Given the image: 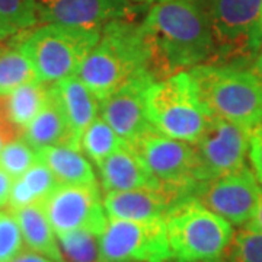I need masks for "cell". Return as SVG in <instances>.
I'll list each match as a JSON object with an SVG mask.
<instances>
[{
	"label": "cell",
	"instance_id": "cell-1",
	"mask_svg": "<svg viewBox=\"0 0 262 262\" xmlns=\"http://www.w3.org/2000/svg\"><path fill=\"white\" fill-rule=\"evenodd\" d=\"M140 25L156 80L207 64L214 56V37L201 0L153 5Z\"/></svg>",
	"mask_w": 262,
	"mask_h": 262
},
{
	"label": "cell",
	"instance_id": "cell-2",
	"mask_svg": "<svg viewBox=\"0 0 262 262\" xmlns=\"http://www.w3.org/2000/svg\"><path fill=\"white\" fill-rule=\"evenodd\" d=\"M150 54L141 25L118 19L101 31V38L80 66L77 77L101 102L130 79L149 69Z\"/></svg>",
	"mask_w": 262,
	"mask_h": 262
},
{
	"label": "cell",
	"instance_id": "cell-3",
	"mask_svg": "<svg viewBox=\"0 0 262 262\" xmlns=\"http://www.w3.org/2000/svg\"><path fill=\"white\" fill-rule=\"evenodd\" d=\"M198 101L213 118L252 131L262 121V84L251 69L207 63L188 70Z\"/></svg>",
	"mask_w": 262,
	"mask_h": 262
},
{
	"label": "cell",
	"instance_id": "cell-4",
	"mask_svg": "<svg viewBox=\"0 0 262 262\" xmlns=\"http://www.w3.org/2000/svg\"><path fill=\"white\" fill-rule=\"evenodd\" d=\"M172 259L215 262L229 246L233 225L208 210L195 196H185L165 217Z\"/></svg>",
	"mask_w": 262,
	"mask_h": 262
},
{
	"label": "cell",
	"instance_id": "cell-5",
	"mask_svg": "<svg viewBox=\"0 0 262 262\" xmlns=\"http://www.w3.org/2000/svg\"><path fill=\"white\" fill-rule=\"evenodd\" d=\"M22 32L13 44L28 57L38 80L47 84L77 75L86 56L101 38V31L56 24H44Z\"/></svg>",
	"mask_w": 262,
	"mask_h": 262
},
{
	"label": "cell",
	"instance_id": "cell-6",
	"mask_svg": "<svg viewBox=\"0 0 262 262\" xmlns=\"http://www.w3.org/2000/svg\"><path fill=\"white\" fill-rule=\"evenodd\" d=\"M146 115L155 131L192 144L200 140L211 120L198 101L189 72H179L150 84Z\"/></svg>",
	"mask_w": 262,
	"mask_h": 262
},
{
	"label": "cell",
	"instance_id": "cell-7",
	"mask_svg": "<svg viewBox=\"0 0 262 262\" xmlns=\"http://www.w3.org/2000/svg\"><path fill=\"white\" fill-rule=\"evenodd\" d=\"M214 37L210 63L245 67L262 47V0H201Z\"/></svg>",
	"mask_w": 262,
	"mask_h": 262
},
{
	"label": "cell",
	"instance_id": "cell-8",
	"mask_svg": "<svg viewBox=\"0 0 262 262\" xmlns=\"http://www.w3.org/2000/svg\"><path fill=\"white\" fill-rule=\"evenodd\" d=\"M130 144L175 203L185 196H194L198 182L194 178L195 150L192 143L149 131Z\"/></svg>",
	"mask_w": 262,
	"mask_h": 262
},
{
	"label": "cell",
	"instance_id": "cell-9",
	"mask_svg": "<svg viewBox=\"0 0 262 262\" xmlns=\"http://www.w3.org/2000/svg\"><path fill=\"white\" fill-rule=\"evenodd\" d=\"M101 262H168L172 252L165 219L133 222L110 219L99 236Z\"/></svg>",
	"mask_w": 262,
	"mask_h": 262
},
{
	"label": "cell",
	"instance_id": "cell-10",
	"mask_svg": "<svg viewBox=\"0 0 262 262\" xmlns=\"http://www.w3.org/2000/svg\"><path fill=\"white\" fill-rule=\"evenodd\" d=\"M251 133L242 125L213 117L200 140L194 143L196 182L220 178L246 166Z\"/></svg>",
	"mask_w": 262,
	"mask_h": 262
},
{
	"label": "cell",
	"instance_id": "cell-11",
	"mask_svg": "<svg viewBox=\"0 0 262 262\" xmlns=\"http://www.w3.org/2000/svg\"><path fill=\"white\" fill-rule=\"evenodd\" d=\"M41 204L56 234L77 229L101 234L110 220L98 185L58 184Z\"/></svg>",
	"mask_w": 262,
	"mask_h": 262
},
{
	"label": "cell",
	"instance_id": "cell-12",
	"mask_svg": "<svg viewBox=\"0 0 262 262\" xmlns=\"http://www.w3.org/2000/svg\"><path fill=\"white\" fill-rule=\"evenodd\" d=\"M262 185L253 170L244 166L220 178L198 182L194 196L234 226H245L255 213Z\"/></svg>",
	"mask_w": 262,
	"mask_h": 262
},
{
	"label": "cell",
	"instance_id": "cell-13",
	"mask_svg": "<svg viewBox=\"0 0 262 262\" xmlns=\"http://www.w3.org/2000/svg\"><path fill=\"white\" fill-rule=\"evenodd\" d=\"M137 9L130 0H38V22L102 31L118 19H131Z\"/></svg>",
	"mask_w": 262,
	"mask_h": 262
},
{
	"label": "cell",
	"instance_id": "cell-14",
	"mask_svg": "<svg viewBox=\"0 0 262 262\" xmlns=\"http://www.w3.org/2000/svg\"><path fill=\"white\" fill-rule=\"evenodd\" d=\"M155 80L150 72L140 73L99 102V115L128 143L155 131L146 115V92Z\"/></svg>",
	"mask_w": 262,
	"mask_h": 262
},
{
	"label": "cell",
	"instance_id": "cell-15",
	"mask_svg": "<svg viewBox=\"0 0 262 262\" xmlns=\"http://www.w3.org/2000/svg\"><path fill=\"white\" fill-rule=\"evenodd\" d=\"M96 168L99 169L101 185L105 192L162 188L158 178L128 141L113 151Z\"/></svg>",
	"mask_w": 262,
	"mask_h": 262
},
{
	"label": "cell",
	"instance_id": "cell-16",
	"mask_svg": "<svg viewBox=\"0 0 262 262\" xmlns=\"http://www.w3.org/2000/svg\"><path fill=\"white\" fill-rule=\"evenodd\" d=\"M175 200L160 189L111 191L103 196V207L108 219L147 222L165 219Z\"/></svg>",
	"mask_w": 262,
	"mask_h": 262
},
{
	"label": "cell",
	"instance_id": "cell-17",
	"mask_svg": "<svg viewBox=\"0 0 262 262\" xmlns=\"http://www.w3.org/2000/svg\"><path fill=\"white\" fill-rule=\"evenodd\" d=\"M50 89L64 114L75 147L80 149L82 134L99 114L98 98L77 76H70L50 84Z\"/></svg>",
	"mask_w": 262,
	"mask_h": 262
},
{
	"label": "cell",
	"instance_id": "cell-18",
	"mask_svg": "<svg viewBox=\"0 0 262 262\" xmlns=\"http://www.w3.org/2000/svg\"><path fill=\"white\" fill-rule=\"evenodd\" d=\"M24 140L35 151L51 146L75 147L72 131L69 128L64 114L61 111L57 99L51 94V89H50V98L47 103L27 127Z\"/></svg>",
	"mask_w": 262,
	"mask_h": 262
},
{
	"label": "cell",
	"instance_id": "cell-19",
	"mask_svg": "<svg viewBox=\"0 0 262 262\" xmlns=\"http://www.w3.org/2000/svg\"><path fill=\"white\" fill-rule=\"evenodd\" d=\"M39 162L46 163L63 185H98L95 170L86 155L70 146H51L37 150Z\"/></svg>",
	"mask_w": 262,
	"mask_h": 262
},
{
	"label": "cell",
	"instance_id": "cell-20",
	"mask_svg": "<svg viewBox=\"0 0 262 262\" xmlns=\"http://www.w3.org/2000/svg\"><path fill=\"white\" fill-rule=\"evenodd\" d=\"M12 211L18 219L24 242L31 251H35L56 262H64L57 242V234L41 203Z\"/></svg>",
	"mask_w": 262,
	"mask_h": 262
},
{
	"label": "cell",
	"instance_id": "cell-21",
	"mask_svg": "<svg viewBox=\"0 0 262 262\" xmlns=\"http://www.w3.org/2000/svg\"><path fill=\"white\" fill-rule=\"evenodd\" d=\"M57 185L58 181L54 173L46 163L37 160L20 178L13 181L8 206L10 210H18L35 203H42Z\"/></svg>",
	"mask_w": 262,
	"mask_h": 262
},
{
	"label": "cell",
	"instance_id": "cell-22",
	"mask_svg": "<svg viewBox=\"0 0 262 262\" xmlns=\"http://www.w3.org/2000/svg\"><path fill=\"white\" fill-rule=\"evenodd\" d=\"M50 98V84L39 80L22 84L6 95V108L10 120L25 134L31 121L44 108Z\"/></svg>",
	"mask_w": 262,
	"mask_h": 262
},
{
	"label": "cell",
	"instance_id": "cell-23",
	"mask_svg": "<svg viewBox=\"0 0 262 262\" xmlns=\"http://www.w3.org/2000/svg\"><path fill=\"white\" fill-rule=\"evenodd\" d=\"M38 80L29 58L15 44L0 47V95H8L22 84Z\"/></svg>",
	"mask_w": 262,
	"mask_h": 262
},
{
	"label": "cell",
	"instance_id": "cell-24",
	"mask_svg": "<svg viewBox=\"0 0 262 262\" xmlns=\"http://www.w3.org/2000/svg\"><path fill=\"white\" fill-rule=\"evenodd\" d=\"M124 143L125 140L114 131L101 115H98L82 134L80 149L83 150L86 158H89L98 166Z\"/></svg>",
	"mask_w": 262,
	"mask_h": 262
},
{
	"label": "cell",
	"instance_id": "cell-25",
	"mask_svg": "<svg viewBox=\"0 0 262 262\" xmlns=\"http://www.w3.org/2000/svg\"><path fill=\"white\" fill-rule=\"evenodd\" d=\"M38 0H0V39L35 27Z\"/></svg>",
	"mask_w": 262,
	"mask_h": 262
},
{
	"label": "cell",
	"instance_id": "cell-26",
	"mask_svg": "<svg viewBox=\"0 0 262 262\" xmlns=\"http://www.w3.org/2000/svg\"><path fill=\"white\" fill-rule=\"evenodd\" d=\"M99 236L101 234L86 229L57 234L64 262H101Z\"/></svg>",
	"mask_w": 262,
	"mask_h": 262
},
{
	"label": "cell",
	"instance_id": "cell-27",
	"mask_svg": "<svg viewBox=\"0 0 262 262\" xmlns=\"http://www.w3.org/2000/svg\"><path fill=\"white\" fill-rule=\"evenodd\" d=\"M215 262H262V232L239 230Z\"/></svg>",
	"mask_w": 262,
	"mask_h": 262
},
{
	"label": "cell",
	"instance_id": "cell-28",
	"mask_svg": "<svg viewBox=\"0 0 262 262\" xmlns=\"http://www.w3.org/2000/svg\"><path fill=\"white\" fill-rule=\"evenodd\" d=\"M37 160V151L20 139L3 144L0 150V169L13 179L20 178Z\"/></svg>",
	"mask_w": 262,
	"mask_h": 262
},
{
	"label": "cell",
	"instance_id": "cell-29",
	"mask_svg": "<svg viewBox=\"0 0 262 262\" xmlns=\"http://www.w3.org/2000/svg\"><path fill=\"white\" fill-rule=\"evenodd\" d=\"M24 249V236L12 210H0V262H12Z\"/></svg>",
	"mask_w": 262,
	"mask_h": 262
},
{
	"label": "cell",
	"instance_id": "cell-30",
	"mask_svg": "<svg viewBox=\"0 0 262 262\" xmlns=\"http://www.w3.org/2000/svg\"><path fill=\"white\" fill-rule=\"evenodd\" d=\"M248 155L252 165L253 173L262 185V121L251 133Z\"/></svg>",
	"mask_w": 262,
	"mask_h": 262
},
{
	"label": "cell",
	"instance_id": "cell-31",
	"mask_svg": "<svg viewBox=\"0 0 262 262\" xmlns=\"http://www.w3.org/2000/svg\"><path fill=\"white\" fill-rule=\"evenodd\" d=\"M13 181L15 179L10 178L3 169H0V210L5 206H8L9 203L10 189L13 185Z\"/></svg>",
	"mask_w": 262,
	"mask_h": 262
},
{
	"label": "cell",
	"instance_id": "cell-32",
	"mask_svg": "<svg viewBox=\"0 0 262 262\" xmlns=\"http://www.w3.org/2000/svg\"><path fill=\"white\" fill-rule=\"evenodd\" d=\"M245 227L251 229V230H256V232H262V191L259 201H258V206L255 208V213L251 217V220L245 225Z\"/></svg>",
	"mask_w": 262,
	"mask_h": 262
},
{
	"label": "cell",
	"instance_id": "cell-33",
	"mask_svg": "<svg viewBox=\"0 0 262 262\" xmlns=\"http://www.w3.org/2000/svg\"><path fill=\"white\" fill-rule=\"evenodd\" d=\"M12 262H56L35 251H22Z\"/></svg>",
	"mask_w": 262,
	"mask_h": 262
},
{
	"label": "cell",
	"instance_id": "cell-34",
	"mask_svg": "<svg viewBox=\"0 0 262 262\" xmlns=\"http://www.w3.org/2000/svg\"><path fill=\"white\" fill-rule=\"evenodd\" d=\"M251 70H252L253 75L258 77V80H259L262 84V47H261V50H259V53H258L256 58H255V61H253Z\"/></svg>",
	"mask_w": 262,
	"mask_h": 262
},
{
	"label": "cell",
	"instance_id": "cell-35",
	"mask_svg": "<svg viewBox=\"0 0 262 262\" xmlns=\"http://www.w3.org/2000/svg\"><path fill=\"white\" fill-rule=\"evenodd\" d=\"M136 3L140 5H158V3H163V2H169V0H133Z\"/></svg>",
	"mask_w": 262,
	"mask_h": 262
},
{
	"label": "cell",
	"instance_id": "cell-36",
	"mask_svg": "<svg viewBox=\"0 0 262 262\" xmlns=\"http://www.w3.org/2000/svg\"><path fill=\"white\" fill-rule=\"evenodd\" d=\"M168 262H181V261H177V259H175V261H172V259H170V261H168Z\"/></svg>",
	"mask_w": 262,
	"mask_h": 262
},
{
	"label": "cell",
	"instance_id": "cell-37",
	"mask_svg": "<svg viewBox=\"0 0 262 262\" xmlns=\"http://www.w3.org/2000/svg\"><path fill=\"white\" fill-rule=\"evenodd\" d=\"M261 27H262V15H261Z\"/></svg>",
	"mask_w": 262,
	"mask_h": 262
},
{
	"label": "cell",
	"instance_id": "cell-38",
	"mask_svg": "<svg viewBox=\"0 0 262 262\" xmlns=\"http://www.w3.org/2000/svg\"><path fill=\"white\" fill-rule=\"evenodd\" d=\"M0 47H2V46H0Z\"/></svg>",
	"mask_w": 262,
	"mask_h": 262
}]
</instances>
